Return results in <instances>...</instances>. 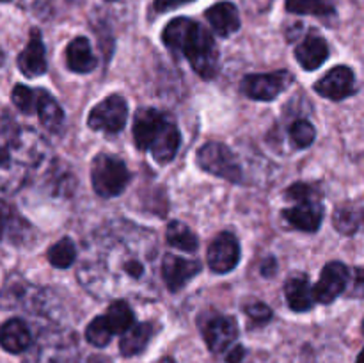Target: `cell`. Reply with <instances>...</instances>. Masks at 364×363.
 Instances as JSON below:
<instances>
[{"label":"cell","instance_id":"1","mask_svg":"<svg viewBox=\"0 0 364 363\" xmlns=\"http://www.w3.org/2000/svg\"><path fill=\"white\" fill-rule=\"evenodd\" d=\"M153 238L148 230L132 223L98 231L82 260L80 283L102 299L116 294H155L151 265L159 246Z\"/></svg>","mask_w":364,"mask_h":363},{"label":"cell","instance_id":"22","mask_svg":"<svg viewBox=\"0 0 364 363\" xmlns=\"http://www.w3.org/2000/svg\"><path fill=\"white\" fill-rule=\"evenodd\" d=\"M38 116L43 127L50 132H59L64 123V112L60 109L59 103L52 98L46 91L41 93V100H39Z\"/></svg>","mask_w":364,"mask_h":363},{"label":"cell","instance_id":"37","mask_svg":"<svg viewBox=\"0 0 364 363\" xmlns=\"http://www.w3.org/2000/svg\"><path fill=\"white\" fill-rule=\"evenodd\" d=\"M363 333H364V322H363Z\"/></svg>","mask_w":364,"mask_h":363},{"label":"cell","instance_id":"34","mask_svg":"<svg viewBox=\"0 0 364 363\" xmlns=\"http://www.w3.org/2000/svg\"><path fill=\"white\" fill-rule=\"evenodd\" d=\"M354 292L358 295L364 298V269L358 270V276H355V283H354Z\"/></svg>","mask_w":364,"mask_h":363},{"label":"cell","instance_id":"39","mask_svg":"<svg viewBox=\"0 0 364 363\" xmlns=\"http://www.w3.org/2000/svg\"><path fill=\"white\" fill-rule=\"evenodd\" d=\"M109 2H112V0H109Z\"/></svg>","mask_w":364,"mask_h":363},{"label":"cell","instance_id":"38","mask_svg":"<svg viewBox=\"0 0 364 363\" xmlns=\"http://www.w3.org/2000/svg\"><path fill=\"white\" fill-rule=\"evenodd\" d=\"M4 2H9V0H4Z\"/></svg>","mask_w":364,"mask_h":363},{"label":"cell","instance_id":"13","mask_svg":"<svg viewBox=\"0 0 364 363\" xmlns=\"http://www.w3.org/2000/svg\"><path fill=\"white\" fill-rule=\"evenodd\" d=\"M18 68L28 78H36L46 71V52L39 31L31 32L27 46L18 56Z\"/></svg>","mask_w":364,"mask_h":363},{"label":"cell","instance_id":"4","mask_svg":"<svg viewBox=\"0 0 364 363\" xmlns=\"http://www.w3.org/2000/svg\"><path fill=\"white\" fill-rule=\"evenodd\" d=\"M91 182L96 194L102 198H114L127 189L130 173L121 159L109 153H98L92 160Z\"/></svg>","mask_w":364,"mask_h":363},{"label":"cell","instance_id":"8","mask_svg":"<svg viewBox=\"0 0 364 363\" xmlns=\"http://www.w3.org/2000/svg\"><path fill=\"white\" fill-rule=\"evenodd\" d=\"M201 331L206 345L215 354L230 351L231 345L238 337L237 320L233 317L219 315V313H210L208 319H203Z\"/></svg>","mask_w":364,"mask_h":363},{"label":"cell","instance_id":"15","mask_svg":"<svg viewBox=\"0 0 364 363\" xmlns=\"http://www.w3.org/2000/svg\"><path fill=\"white\" fill-rule=\"evenodd\" d=\"M329 57V46L326 39L318 34H309L295 48V59L306 71L318 70Z\"/></svg>","mask_w":364,"mask_h":363},{"label":"cell","instance_id":"9","mask_svg":"<svg viewBox=\"0 0 364 363\" xmlns=\"http://www.w3.org/2000/svg\"><path fill=\"white\" fill-rule=\"evenodd\" d=\"M238 262H240V246L235 235L228 231L217 235L208 249L210 269L217 274H226L233 270Z\"/></svg>","mask_w":364,"mask_h":363},{"label":"cell","instance_id":"36","mask_svg":"<svg viewBox=\"0 0 364 363\" xmlns=\"http://www.w3.org/2000/svg\"><path fill=\"white\" fill-rule=\"evenodd\" d=\"M160 363H174V362H173V359H171V358H164Z\"/></svg>","mask_w":364,"mask_h":363},{"label":"cell","instance_id":"6","mask_svg":"<svg viewBox=\"0 0 364 363\" xmlns=\"http://www.w3.org/2000/svg\"><path fill=\"white\" fill-rule=\"evenodd\" d=\"M294 82V75L287 70L272 71V73H255L247 75L242 80L240 89L247 98L270 102L277 98L283 91H287Z\"/></svg>","mask_w":364,"mask_h":363},{"label":"cell","instance_id":"18","mask_svg":"<svg viewBox=\"0 0 364 363\" xmlns=\"http://www.w3.org/2000/svg\"><path fill=\"white\" fill-rule=\"evenodd\" d=\"M66 64L75 73H89L96 68V57L91 50V43L84 36H78L68 45Z\"/></svg>","mask_w":364,"mask_h":363},{"label":"cell","instance_id":"7","mask_svg":"<svg viewBox=\"0 0 364 363\" xmlns=\"http://www.w3.org/2000/svg\"><path fill=\"white\" fill-rule=\"evenodd\" d=\"M128 120V105L123 96L110 95L103 102L92 107L89 112L87 125L92 130L107 132V134H117L123 130Z\"/></svg>","mask_w":364,"mask_h":363},{"label":"cell","instance_id":"17","mask_svg":"<svg viewBox=\"0 0 364 363\" xmlns=\"http://www.w3.org/2000/svg\"><path fill=\"white\" fill-rule=\"evenodd\" d=\"M284 294H287L288 306L294 312H308L316 301L315 288H311L304 274L290 278L288 283L284 285Z\"/></svg>","mask_w":364,"mask_h":363},{"label":"cell","instance_id":"19","mask_svg":"<svg viewBox=\"0 0 364 363\" xmlns=\"http://www.w3.org/2000/svg\"><path fill=\"white\" fill-rule=\"evenodd\" d=\"M31 330L21 319H9L2 326V347L7 352L20 354L31 345Z\"/></svg>","mask_w":364,"mask_h":363},{"label":"cell","instance_id":"35","mask_svg":"<svg viewBox=\"0 0 364 363\" xmlns=\"http://www.w3.org/2000/svg\"><path fill=\"white\" fill-rule=\"evenodd\" d=\"M358 363H364V349H363V352H361V354H359V358H358Z\"/></svg>","mask_w":364,"mask_h":363},{"label":"cell","instance_id":"30","mask_svg":"<svg viewBox=\"0 0 364 363\" xmlns=\"http://www.w3.org/2000/svg\"><path fill=\"white\" fill-rule=\"evenodd\" d=\"M284 196H287L288 199H291V201L302 203V201H311V199H318L320 192L318 189H316V185L302 184V182H299V184H294L291 187H288L287 192H284Z\"/></svg>","mask_w":364,"mask_h":363},{"label":"cell","instance_id":"24","mask_svg":"<svg viewBox=\"0 0 364 363\" xmlns=\"http://www.w3.org/2000/svg\"><path fill=\"white\" fill-rule=\"evenodd\" d=\"M105 319L114 335L127 333L134 326V312L130 310L128 302L124 301H114L110 308L107 310Z\"/></svg>","mask_w":364,"mask_h":363},{"label":"cell","instance_id":"23","mask_svg":"<svg viewBox=\"0 0 364 363\" xmlns=\"http://www.w3.org/2000/svg\"><path fill=\"white\" fill-rule=\"evenodd\" d=\"M167 242H169L173 248L181 249V251L194 253L198 251V237L194 235V231L187 226V224L180 223V221H173V223L167 226Z\"/></svg>","mask_w":364,"mask_h":363},{"label":"cell","instance_id":"33","mask_svg":"<svg viewBox=\"0 0 364 363\" xmlns=\"http://www.w3.org/2000/svg\"><path fill=\"white\" fill-rule=\"evenodd\" d=\"M244 354H245L244 347H242V345H235V347H231L230 351H228L226 359L230 363H240L242 358H244Z\"/></svg>","mask_w":364,"mask_h":363},{"label":"cell","instance_id":"25","mask_svg":"<svg viewBox=\"0 0 364 363\" xmlns=\"http://www.w3.org/2000/svg\"><path fill=\"white\" fill-rule=\"evenodd\" d=\"M287 9L294 14H315L320 18L336 14L329 0H287Z\"/></svg>","mask_w":364,"mask_h":363},{"label":"cell","instance_id":"20","mask_svg":"<svg viewBox=\"0 0 364 363\" xmlns=\"http://www.w3.org/2000/svg\"><path fill=\"white\" fill-rule=\"evenodd\" d=\"M155 333L153 322H141L134 324L127 333H123L119 342V351L123 356H135L146 349V345L151 340Z\"/></svg>","mask_w":364,"mask_h":363},{"label":"cell","instance_id":"27","mask_svg":"<svg viewBox=\"0 0 364 363\" xmlns=\"http://www.w3.org/2000/svg\"><path fill=\"white\" fill-rule=\"evenodd\" d=\"M75 258H77V249H75V244L71 242V238L68 237L60 238L57 244H53L48 249V262L53 267H59V269L70 267L75 262Z\"/></svg>","mask_w":364,"mask_h":363},{"label":"cell","instance_id":"2","mask_svg":"<svg viewBox=\"0 0 364 363\" xmlns=\"http://www.w3.org/2000/svg\"><path fill=\"white\" fill-rule=\"evenodd\" d=\"M162 41L176 56L187 57L196 73L213 78L219 70V48L212 34L191 18H174L166 25Z\"/></svg>","mask_w":364,"mask_h":363},{"label":"cell","instance_id":"12","mask_svg":"<svg viewBox=\"0 0 364 363\" xmlns=\"http://www.w3.org/2000/svg\"><path fill=\"white\" fill-rule=\"evenodd\" d=\"M201 273V263L198 260H187L181 256L167 253L162 260V278L166 281V287L171 292H178L185 287L188 280Z\"/></svg>","mask_w":364,"mask_h":363},{"label":"cell","instance_id":"32","mask_svg":"<svg viewBox=\"0 0 364 363\" xmlns=\"http://www.w3.org/2000/svg\"><path fill=\"white\" fill-rule=\"evenodd\" d=\"M188 2H192V0H155L153 9H155L156 13H166V11L176 9V7L183 6V4H188Z\"/></svg>","mask_w":364,"mask_h":363},{"label":"cell","instance_id":"3","mask_svg":"<svg viewBox=\"0 0 364 363\" xmlns=\"http://www.w3.org/2000/svg\"><path fill=\"white\" fill-rule=\"evenodd\" d=\"M135 146L149 152L159 164H169L176 157L181 135L176 123L162 110L144 107L139 109L134 120Z\"/></svg>","mask_w":364,"mask_h":363},{"label":"cell","instance_id":"29","mask_svg":"<svg viewBox=\"0 0 364 363\" xmlns=\"http://www.w3.org/2000/svg\"><path fill=\"white\" fill-rule=\"evenodd\" d=\"M315 127L308 120H297L290 127V139L295 148L299 149H304L308 146H311L313 141H315Z\"/></svg>","mask_w":364,"mask_h":363},{"label":"cell","instance_id":"10","mask_svg":"<svg viewBox=\"0 0 364 363\" xmlns=\"http://www.w3.org/2000/svg\"><path fill=\"white\" fill-rule=\"evenodd\" d=\"M315 91L329 100H345L355 91L354 71L348 66H334L315 84Z\"/></svg>","mask_w":364,"mask_h":363},{"label":"cell","instance_id":"31","mask_svg":"<svg viewBox=\"0 0 364 363\" xmlns=\"http://www.w3.org/2000/svg\"><path fill=\"white\" fill-rule=\"evenodd\" d=\"M245 313H247V317L251 319V322L258 324V326H262V324L269 322V320L272 319V310H270L265 302L259 301L245 305Z\"/></svg>","mask_w":364,"mask_h":363},{"label":"cell","instance_id":"14","mask_svg":"<svg viewBox=\"0 0 364 363\" xmlns=\"http://www.w3.org/2000/svg\"><path fill=\"white\" fill-rule=\"evenodd\" d=\"M283 217L301 231H316L323 219V206L318 199L297 203L291 209L283 210Z\"/></svg>","mask_w":364,"mask_h":363},{"label":"cell","instance_id":"5","mask_svg":"<svg viewBox=\"0 0 364 363\" xmlns=\"http://www.w3.org/2000/svg\"><path fill=\"white\" fill-rule=\"evenodd\" d=\"M198 164L203 171L224 178L231 184H242V166L237 155L223 142H208L198 152Z\"/></svg>","mask_w":364,"mask_h":363},{"label":"cell","instance_id":"28","mask_svg":"<svg viewBox=\"0 0 364 363\" xmlns=\"http://www.w3.org/2000/svg\"><path fill=\"white\" fill-rule=\"evenodd\" d=\"M112 335L114 333L112 330H110L109 322H107L105 315L92 319L91 324L87 326V330H85V338H87L89 344L95 345V347H105L110 342V338H112Z\"/></svg>","mask_w":364,"mask_h":363},{"label":"cell","instance_id":"16","mask_svg":"<svg viewBox=\"0 0 364 363\" xmlns=\"http://www.w3.org/2000/svg\"><path fill=\"white\" fill-rule=\"evenodd\" d=\"M206 20L219 36H231L240 28V14L235 4L219 2L206 11Z\"/></svg>","mask_w":364,"mask_h":363},{"label":"cell","instance_id":"11","mask_svg":"<svg viewBox=\"0 0 364 363\" xmlns=\"http://www.w3.org/2000/svg\"><path fill=\"white\" fill-rule=\"evenodd\" d=\"M348 269L345 263L341 262H331L323 267L322 274H320V280L315 287V295L316 301L327 305V302H333L341 292L345 290L348 283Z\"/></svg>","mask_w":364,"mask_h":363},{"label":"cell","instance_id":"26","mask_svg":"<svg viewBox=\"0 0 364 363\" xmlns=\"http://www.w3.org/2000/svg\"><path fill=\"white\" fill-rule=\"evenodd\" d=\"M41 89H31L27 85H16L13 89V100L14 107L20 109L23 114H38L39 100H41Z\"/></svg>","mask_w":364,"mask_h":363},{"label":"cell","instance_id":"21","mask_svg":"<svg viewBox=\"0 0 364 363\" xmlns=\"http://www.w3.org/2000/svg\"><path fill=\"white\" fill-rule=\"evenodd\" d=\"M334 228L343 235H354L364 228V209L355 205L338 206L333 216Z\"/></svg>","mask_w":364,"mask_h":363}]
</instances>
